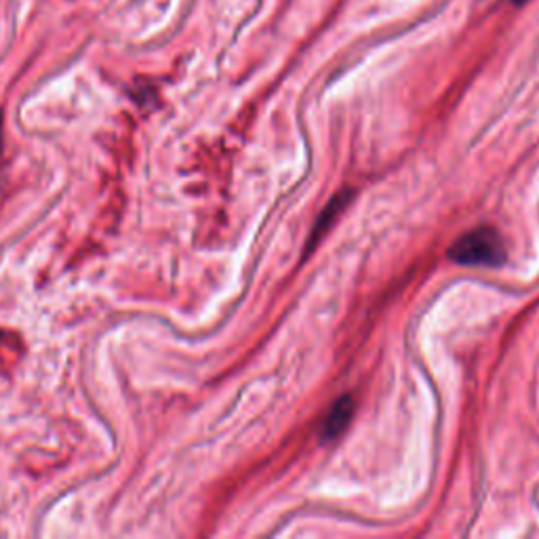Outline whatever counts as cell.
<instances>
[{"label":"cell","instance_id":"6da1fadb","mask_svg":"<svg viewBox=\"0 0 539 539\" xmlns=\"http://www.w3.org/2000/svg\"><path fill=\"white\" fill-rule=\"evenodd\" d=\"M449 257L462 266L497 268L504 264L506 247L493 228H476L457 238L449 249Z\"/></svg>","mask_w":539,"mask_h":539},{"label":"cell","instance_id":"7a4b0ae2","mask_svg":"<svg viewBox=\"0 0 539 539\" xmlns=\"http://www.w3.org/2000/svg\"><path fill=\"white\" fill-rule=\"evenodd\" d=\"M352 411H354V403H352L350 396L342 398V401H339L331 409V413L327 415L325 424H323V438H325V441H331V438H335L339 432H342L348 426V419H350Z\"/></svg>","mask_w":539,"mask_h":539},{"label":"cell","instance_id":"3957f363","mask_svg":"<svg viewBox=\"0 0 539 539\" xmlns=\"http://www.w3.org/2000/svg\"><path fill=\"white\" fill-rule=\"evenodd\" d=\"M516 3H518V5H523V3H527V0H516Z\"/></svg>","mask_w":539,"mask_h":539}]
</instances>
